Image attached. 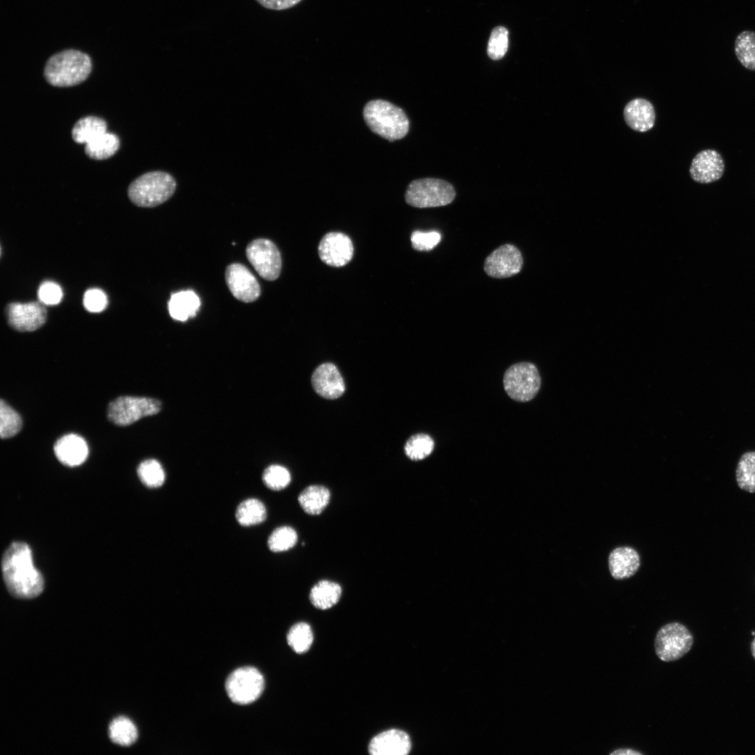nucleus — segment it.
<instances>
[{
  "label": "nucleus",
  "mask_w": 755,
  "mask_h": 755,
  "mask_svg": "<svg viewBox=\"0 0 755 755\" xmlns=\"http://www.w3.org/2000/svg\"><path fill=\"white\" fill-rule=\"evenodd\" d=\"M1 572L9 593L19 598H33L43 590L44 580L33 563L29 546L23 542H13L1 558Z\"/></svg>",
  "instance_id": "1"
},
{
  "label": "nucleus",
  "mask_w": 755,
  "mask_h": 755,
  "mask_svg": "<svg viewBox=\"0 0 755 755\" xmlns=\"http://www.w3.org/2000/svg\"><path fill=\"white\" fill-rule=\"evenodd\" d=\"M92 66L88 55L76 50H65L48 59L44 68V77L52 86L72 87L87 78Z\"/></svg>",
  "instance_id": "2"
},
{
  "label": "nucleus",
  "mask_w": 755,
  "mask_h": 755,
  "mask_svg": "<svg viewBox=\"0 0 755 755\" xmlns=\"http://www.w3.org/2000/svg\"><path fill=\"white\" fill-rule=\"evenodd\" d=\"M363 116L373 133L389 141L403 138L409 130V120L404 111L385 100L368 101L364 108Z\"/></svg>",
  "instance_id": "3"
},
{
  "label": "nucleus",
  "mask_w": 755,
  "mask_h": 755,
  "mask_svg": "<svg viewBox=\"0 0 755 755\" xmlns=\"http://www.w3.org/2000/svg\"><path fill=\"white\" fill-rule=\"evenodd\" d=\"M175 188L176 182L171 175L164 171H151L131 182L128 196L137 206L152 208L169 199Z\"/></svg>",
  "instance_id": "4"
},
{
  "label": "nucleus",
  "mask_w": 755,
  "mask_h": 755,
  "mask_svg": "<svg viewBox=\"0 0 755 755\" xmlns=\"http://www.w3.org/2000/svg\"><path fill=\"white\" fill-rule=\"evenodd\" d=\"M453 186L443 180L422 178L411 182L405 194L408 204L413 207L433 208L450 204L455 197Z\"/></svg>",
  "instance_id": "5"
},
{
  "label": "nucleus",
  "mask_w": 755,
  "mask_h": 755,
  "mask_svg": "<svg viewBox=\"0 0 755 755\" xmlns=\"http://www.w3.org/2000/svg\"><path fill=\"white\" fill-rule=\"evenodd\" d=\"M541 378L536 366L529 362L512 365L505 372L503 386L507 394L519 402L533 399L538 394Z\"/></svg>",
  "instance_id": "6"
},
{
  "label": "nucleus",
  "mask_w": 755,
  "mask_h": 755,
  "mask_svg": "<svg viewBox=\"0 0 755 755\" xmlns=\"http://www.w3.org/2000/svg\"><path fill=\"white\" fill-rule=\"evenodd\" d=\"M161 409V401L155 398L120 396L110 403L108 417L116 425L127 426L143 417L156 415Z\"/></svg>",
  "instance_id": "7"
},
{
  "label": "nucleus",
  "mask_w": 755,
  "mask_h": 755,
  "mask_svg": "<svg viewBox=\"0 0 755 755\" xmlns=\"http://www.w3.org/2000/svg\"><path fill=\"white\" fill-rule=\"evenodd\" d=\"M693 642V635L685 626L678 622L668 623L663 626L656 635L655 652L663 661H674L690 650Z\"/></svg>",
  "instance_id": "8"
},
{
  "label": "nucleus",
  "mask_w": 755,
  "mask_h": 755,
  "mask_svg": "<svg viewBox=\"0 0 755 755\" xmlns=\"http://www.w3.org/2000/svg\"><path fill=\"white\" fill-rule=\"evenodd\" d=\"M225 687L228 696L233 703L247 705L261 696L264 689V680L255 668L243 667L229 675Z\"/></svg>",
  "instance_id": "9"
},
{
  "label": "nucleus",
  "mask_w": 755,
  "mask_h": 755,
  "mask_svg": "<svg viewBox=\"0 0 755 755\" xmlns=\"http://www.w3.org/2000/svg\"><path fill=\"white\" fill-rule=\"evenodd\" d=\"M248 261L258 274L266 280H276L281 271L280 251L270 240L259 238L250 242L246 248Z\"/></svg>",
  "instance_id": "10"
},
{
  "label": "nucleus",
  "mask_w": 755,
  "mask_h": 755,
  "mask_svg": "<svg viewBox=\"0 0 755 755\" xmlns=\"http://www.w3.org/2000/svg\"><path fill=\"white\" fill-rule=\"evenodd\" d=\"M523 264L522 255L517 247L505 244L494 250L485 259L484 269L490 277L505 278L517 274Z\"/></svg>",
  "instance_id": "11"
},
{
  "label": "nucleus",
  "mask_w": 755,
  "mask_h": 755,
  "mask_svg": "<svg viewBox=\"0 0 755 755\" xmlns=\"http://www.w3.org/2000/svg\"><path fill=\"white\" fill-rule=\"evenodd\" d=\"M41 302L26 303H12L6 307L9 325L22 331H33L41 327L46 321L47 310Z\"/></svg>",
  "instance_id": "12"
},
{
  "label": "nucleus",
  "mask_w": 755,
  "mask_h": 755,
  "mask_svg": "<svg viewBox=\"0 0 755 755\" xmlns=\"http://www.w3.org/2000/svg\"><path fill=\"white\" fill-rule=\"evenodd\" d=\"M225 280L232 295L238 300L251 303L260 296L261 288L254 275L244 265L232 264L225 271Z\"/></svg>",
  "instance_id": "13"
},
{
  "label": "nucleus",
  "mask_w": 755,
  "mask_h": 755,
  "mask_svg": "<svg viewBox=\"0 0 755 755\" xmlns=\"http://www.w3.org/2000/svg\"><path fill=\"white\" fill-rule=\"evenodd\" d=\"M354 252L351 239L340 232H329L321 239L318 254L321 260L333 267H341L349 263Z\"/></svg>",
  "instance_id": "14"
},
{
  "label": "nucleus",
  "mask_w": 755,
  "mask_h": 755,
  "mask_svg": "<svg viewBox=\"0 0 755 755\" xmlns=\"http://www.w3.org/2000/svg\"><path fill=\"white\" fill-rule=\"evenodd\" d=\"M725 164L719 152L714 150H704L693 159L689 168L691 178L701 184L719 180L724 175Z\"/></svg>",
  "instance_id": "15"
},
{
  "label": "nucleus",
  "mask_w": 755,
  "mask_h": 755,
  "mask_svg": "<svg viewBox=\"0 0 755 755\" xmlns=\"http://www.w3.org/2000/svg\"><path fill=\"white\" fill-rule=\"evenodd\" d=\"M311 382L315 392L327 399H336L345 390L341 374L331 363L319 365L312 375Z\"/></svg>",
  "instance_id": "16"
},
{
  "label": "nucleus",
  "mask_w": 755,
  "mask_h": 755,
  "mask_svg": "<svg viewBox=\"0 0 755 755\" xmlns=\"http://www.w3.org/2000/svg\"><path fill=\"white\" fill-rule=\"evenodd\" d=\"M411 749L409 735L398 729H390L375 736L368 745L372 755H405Z\"/></svg>",
  "instance_id": "17"
},
{
  "label": "nucleus",
  "mask_w": 755,
  "mask_h": 755,
  "mask_svg": "<svg viewBox=\"0 0 755 755\" xmlns=\"http://www.w3.org/2000/svg\"><path fill=\"white\" fill-rule=\"evenodd\" d=\"M54 452L57 459L64 465L75 467L84 463L89 454L88 445L83 438L66 434L57 440Z\"/></svg>",
  "instance_id": "18"
},
{
  "label": "nucleus",
  "mask_w": 755,
  "mask_h": 755,
  "mask_svg": "<svg viewBox=\"0 0 755 755\" xmlns=\"http://www.w3.org/2000/svg\"><path fill=\"white\" fill-rule=\"evenodd\" d=\"M624 117L632 129L645 132L654 124L655 113L652 104L644 99L630 101L624 109Z\"/></svg>",
  "instance_id": "19"
},
{
  "label": "nucleus",
  "mask_w": 755,
  "mask_h": 755,
  "mask_svg": "<svg viewBox=\"0 0 755 755\" xmlns=\"http://www.w3.org/2000/svg\"><path fill=\"white\" fill-rule=\"evenodd\" d=\"M608 563L612 576L616 580H624L637 572L640 560L639 554L634 549L619 547L610 552Z\"/></svg>",
  "instance_id": "20"
},
{
  "label": "nucleus",
  "mask_w": 755,
  "mask_h": 755,
  "mask_svg": "<svg viewBox=\"0 0 755 755\" xmlns=\"http://www.w3.org/2000/svg\"><path fill=\"white\" fill-rule=\"evenodd\" d=\"M201 305L197 294L192 290L172 294L168 303V312L175 320L185 322L196 316Z\"/></svg>",
  "instance_id": "21"
},
{
  "label": "nucleus",
  "mask_w": 755,
  "mask_h": 755,
  "mask_svg": "<svg viewBox=\"0 0 755 755\" xmlns=\"http://www.w3.org/2000/svg\"><path fill=\"white\" fill-rule=\"evenodd\" d=\"M331 498L329 490L324 486L310 485L299 495L298 501L303 510L310 515L321 514L328 505Z\"/></svg>",
  "instance_id": "22"
},
{
  "label": "nucleus",
  "mask_w": 755,
  "mask_h": 755,
  "mask_svg": "<svg viewBox=\"0 0 755 755\" xmlns=\"http://www.w3.org/2000/svg\"><path fill=\"white\" fill-rule=\"evenodd\" d=\"M342 594L340 585L335 582L322 580L310 589V601L317 609L327 610L339 601Z\"/></svg>",
  "instance_id": "23"
},
{
  "label": "nucleus",
  "mask_w": 755,
  "mask_h": 755,
  "mask_svg": "<svg viewBox=\"0 0 755 755\" xmlns=\"http://www.w3.org/2000/svg\"><path fill=\"white\" fill-rule=\"evenodd\" d=\"M107 132L106 122L96 116H86L78 120L72 128L73 140L78 143L87 144Z\"/></svg>",
  "instance_id": "24"
},
{
  "label": "nucleus",
  "mask_w": 755,
  "mask_h": 755,
  "mask_svg": "<svg viewBox=\"0 0 755 755\" xmlns=\"http://www.w3.org/2000/svg\"><path fill=\"white\" fill-rule=\"evenodd\" d=\"M120 148V139L114 134L106 132L85 145V153L90 159L103 160L114 155Z\"/></svg>",
  "instance_id": "25"
},
{
  "label": "nucleus",
  "mask_w": 755,
  "mask_h": 755,
  "mask_svg": "<svg viewBox=\"0 0 755 755\" xmlns=\"http://www.w3.org/2000/svg\"><path fill=\"white\" fill-rule=\"evenodd\" d=\"M734 52L739 62L747 69L755 71V31L746 30L735 38Z\"/></svg>",
  "instance_id": "26"
},
{
  "label": "nucleus",
  "mask_w": 755,
  "mask_h": 755,
  "mask_svg": "<svg viewBox=\"0 0 755 755\" xmlns=\"http://www.w3.org/2000/svg\"><path fill=\"white\" fill-rule=\"evenodd\" d=\"M236 518L242 526L259 524L266 519V510L264 503L259 500L248 498L241 502L237 507Z\"/></svg>",
  "instance_id": "27"
},
{
  "label": "nucleus",
  "mask_w": 755,
  "mask_h": 755,
  "mask_svg": "<svg viewBox=\"0 0 755 755\" xmlns=\"http://www.w3.org/2000/svg\"><path fill=\"white\" fill-rule=\"evenodd\" d=\"M738 487L747 492H755V452L744 453L738 463L735 471Z\"/></svg>",
  "instance_id": "28"
},
{
  "label": "nucleus",
  "mask_w": 755,
  "mask_h": 755,
  "mask_svg": "<svg viewBox=\"0 0 755 755\" xmlns=\"http://www.w3.org/2000/svg\"><path fill=\"white\" fill-rule=\"evenodd\" d=\"M109 736L115 744L129 746L136 740L138 731L131 720L120 717L115 719L110 724Z\"/></svg>",
  "instance_id": "29"
},
{
  "label": "nucleus",
  "mask_w": 755,
  "mask_h": 755,
  "mask_svg": "<svg viewBox=\"0 0 755 755\" xmlns=\"http://www.w3.org/2000/svg\"><path fill=\"white\" fill-rule=\"evenodd\" d=\"M287 640L290 647L298 654L306 652L313 641L312 631L305 622H299L291 627Z\"/></svg>",
  "instance_id": "30"
},
{
  "label": "nucleus",
  "mask_w": 755,
  "mask_h": 755,
  "mask_svg": "<svg viewBox=\"0 0 755 755\" xmlns=\"http://www.w3.org/2000/svg\"><path fill=\"white\" fill-rule=\"evenodd\" d=\"M137 473L142 483L150 488L161 486L165 481V473L160 463L155 459H146L142 461Z\"/></svg>",
  "instance_id": "31"
},
{
  "label": "nucleus",
  "mask_w": 755,
  "mask_h": 755,
  "mask_svg": "<svg viewBox=\"0 0 755 755\" xmlns=\"http://www.w3.org/2000/svg\"><path fill=\"white\" fill-rule=\"evenodd\" d=\"M20 415L3 400L0 403V436L2 439L13 437L21 430Z\"/></svg>",
  "instance_id": "32"
},
{
  "label": "nucleus",
  "mask_w": 755,
  "mask_h": 755,
  "mask_svg": "<svg viewBox=\"0 0 755 755\" xmlns=\"http://www.w3.org/2000/svg\"><path fill=\"white\" fill-rule=\"evenodd\" d=\"M434 448V441L427 434L417 433L412 436L404 446L407 456L411 460H422L429 456Z\"/></svg>",
  "instance_id": "33"
},
{
  "label": "nucleus",
  "mask_w": 755,
  "mask_h": 755,
  "mask_svg": "<svg viewBox=\"0 0 755 755\" xmlns=\"http://www.w3.org/2000/svg\"><path fill=\"white\" fill-rule=\"evenodd\" d=\"M297 540V533L292 527L282 526L271 533L268 539V547L273 552H282L294 547Z\"/></svg>",
  "instance_id": "34"
},
{
  "label": "nucleus",
  "mask_w": 755,
  "mask_h": 755,
  "mask_svg": "<svg viewBox=\"0 0 755 755\" xmlns=\"http://www.w3.org/2000/svg\"><path fill=\"white\" fill-rule=\"evenodd\" d=\"M262 480L270 489L280 491L287 487L291 482L289 471L280 465H271L264 471Z\"/></svg>",
  "instance_id": "35"
},
{
  "label": "nucleus",
  "mask_w": 755,
  "mask_h": 755,
  "mask_svg": "<svg viewBox=\"0 0 755 755\" xmlns=\"http://www.w3.org/2000/svg\"><path fill=\"white\" fill-rule=\"evenodd\" d=\"M508 48V31L502 26L496 27L491 32L488 41L487 55L493 60L504 57Z\"/></svg>",
  "instance_id": "36"
},
{
  "label": "nucleus",
  "mask_w": 755,
  "mask_h": 755,
  "mask_svg": "<svg viewBox=\"0 0 755 755\" xmlns=\"http://www.w3.org/2000/svg\"><path fill=\"white\" fill-rule=\"evenodd\" d=\"M440 240V233L436 231L429 232L415 231L410 237L412 246L417 251H429L435 247Z\"/></svg>",
  "instance_id": "37"
},
{
  "label": "nucleus",
  "mask_w": 755,
  "mask_h": 755,
  "mask_svg": "<svg viewBox=\"0 0 755 755\" xmlns=\"http://www.w3.org/2000/svg\"><path fill=\"white\" fill-rule=\"evenodd\" d=\"M62 297V289L56 282L45 281L38 288V298L43 304L48 305H57L60 303Z\"/></svg>",
  "instance_id": "38"
},
{
  "label": "nucleus",
  "mask_w": 755,
  "mask_h": 755,
  "mask_svg": "<svg viewBox=\"0 0 755 755\" xmlns=\"http://www.w3.org/2000/svg\"><path fill=\"white\" fill-rule=\"evenodd\" d=\"M83 305L91 312H100L108 305L106 294L101 289L93 288L87 290L83 296Z\"/></svg>",
  "instance_id": "39"
},
{
  "label": "nucleus",
  "mask_w": 755,
  "mask_h": 755,
  "mask_svg": "<svg viewBox=\"0 0 755 755\" xmlns=\"http://www.w3.org/2000/svg\"><path fill=\"white\" fill-rule=\"evenodd\" d=\"M263 7L275 10L290 8L298 4L301 0H256Z\"/></svg>",
  "instance_id": "40"
},
{
  "label": "nucleus",
  "mask_w": 755,
  "mask_h": 755,
  "mask_svg": "<svg viewBox=\"0 0 755 755\" xmlns=\"http://www.w3.org/2000/svg\"><path fill=\"white\" fill-rule=\"evenodd\" d=\"M611 755H642V754L638 751L632 749H618L614 750Z\"/></svg>",
  "instance_id": "41"
},
{
  "label": "nucleus",
  "mask_w": 755,
  "mask_h": 755,
  "mask_svg": "<svg viewBox=\"0 0 755 755\" xmlns=\"http://www.w3.org/2000/svg\"><path fill=\"white\" fill-rule=\"evenodd\" d=\"M751 652H752V656H754V658L755 659V638L754 639V640L752 641V645H751Z\"/></svg>",
  "instance_id": "42"
},
{
  "label": "nucleus",
  "mask_w": 755,
  "mask_h": 755,
  "mask_svg": "<svg viewBox=\"0 0 755 755\" xmlns=\"http://www.w3.org/2000/svg\"><path fill=\"white\" fill-rule=\"evenodd\" d=\"M752 634L753 635H755V632H754V631H752Z\"/></svg>",
  "instance_id": "43"
}]
</instances>
